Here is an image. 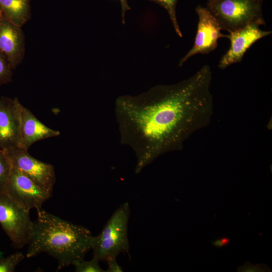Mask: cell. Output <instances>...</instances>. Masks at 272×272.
<instances>
[{
  "mask_svg": "<svg viewBox=\"0 0 272 272\" xmlns=\"http://www.w3.org/2000/svg\"><path fill=\"white\" fill-rule=\"evenodd\" d=\"M212 80L211 67L205 64L177 83L117 98L120 142L135 153V173L161 155L181 150L191 135L209 124L214 112Z\"/></svg>",
  "mask_w": 272,
  "mask_h": 272,
  "instance_id": "6da1fadb",
  "label": "cell"
},
{
  "mask_svg": "<svg viewBox=\"0 0 272 272\" xmlns=\"http://www.w3.org/2000/svg\"><path fill=\"white\" fill-rule=\"evenodd\" d=\"M28 242L27 258L47 253L58 262V269L84 258L91 249L93 236L86 227L74 224L42 209Z\"/></svg>",
  "mask_w": 272,
  "mask_h": 272,
  "instance_id": "7a4b0ae2",
  "label": "cell"
},
{
  "mask_svg": "<svg viewBox=\"0 0 272 272\" xmlns=\"http://www.w3.org/2000/svg\"><path fill=\"white\" fill-rule=\"evenodd\" d=\"M130 208L128 202L120 205L113 213L101 231L93 237L91 249L99 261L116 258L121 253L128 252L127 236Z\"/></svg>",
  "mask_w": 272,
  "mask_h": 272,
  "instance_id": "3957f363",
  "label": "cell"
},
{
  "mask_svg": "<svg viewBox=\"0 0 272 272\" xmlns=\"http://www.w3.org/2000/svg\"><path fill=\"white\" fill-rule=\"evenodd\" d=\"M263 0H218L208 2L207 7L222 30L232 32L247 26L265 24Z\"/></svg>",
  "mask_w": 272,
  "mask_h": 272,
  "instance_id": "277c9868",
  "label": "cell"
},
{
  "mask_svg": "<svg viewBox=\"0 0 272 272\" xmlns=\"http://www.w3.org/2000/svg\"><path fill=\"white\" fill-rule=\"evenodd\" d=\"M29 212L5 193H0V224L17 248L28 244L33 226Z\"/></svg>",
  "mask_w": 272,
  "mask_h": 272,
  "instance_id": "5b68a950",
  "label": "cell"
},
{
  "mask_svg": "<svg viewBox=\"0 0 272 272\" xmlns=\"http://www.w3.org/2000/svg\"><path fill=\"white\" fill-rule=\"evenodd\" d=\"M15 168L45 190L52 193L55 182L53 166L36 159L20 147L2 150Z\"/></svg>",
  "mask_w": 272,
  "mask_h": 272,
  "instance_id": "8992f818",
  "label": "cell"
},
{
  "mask_svg": "<svg viewBox=\"0 0 272 272\" xmlns=\"http://www.w3.org/2000/svg\"><path fill=\"white\" fill-rule=\"evenodd\" d=\"M195 11L198 20L194 44L180 60L179 66H182L193 55L213 51L218 46V40L226 37V35L221 33L222 29L218 21L207 7L197 6Z\"/></svg>",
  "mask_w": 272,
  "mask_h": 272,
  "instance_id": "52a82bcc",
  "label": "cell"
},
{
  "mask_svg": "<svg viewBox=\"0 0 272 272\" xmlns=\"http://www.w3.org/2000/svg\"><path fill=\"white\" fill-rule=\"evenodd\" d=\"M28 211L42 209L51 196L18 170L12 167L5 193Z\"/></svg>",
  "mask_w": 272,
  "mask_h": 272,
  "instance_id": "ba28073f",
  "label": "cell"
},
{
  "mask_svg": "<svg viewBox=\"0 0 272 272\" xmlns=\"http://www.w3.org/2000/svg\"><path fill=\"white\" fill-rule=\"evenodd\" d=\"M271 34V31L261 30L256 24L229 32L226 38L230 40V47L221 58L219 67L225 69L230 65L241 62L247 50L254 43Z\"/></svg>",
  "mask_w": 272,
  "mask_h": 272,
  "instance_id": "9c48e42d",
  "label": "cell"
},
{
  "mask_svg": "<svg viewBox=\"0 0 272 272\" xmlns=\"http://www.w3.org/2000/svg\"><path fill=\"white\" fill-rule=\"evenodd\" d=\"M18 99L0 98V148L19 147L21 140V107Z\"/></svg>",
  "mask_w": 272,
  "mask_h": 272,
  "instance_id": "30bf717a",
  "label": "cell"
},
{
  "mask_svg": "<svg viewBox=\"0 0 272 272\" xmlns=\"http://www.w3.org/2000/svg\"><path fill=\"white\" fill-rule=\"evenodd\" d=\"M25 51V36L21 27L4 15L0 23V52L13 70L23 61Z\"/></svg>",
  "mask_w": 272,
  "mask_h": 272,
  "instance_id": "8fae6325",
  "label": "cell"
},
{
  "mask_svg": "<svg viewBox=\"0 0 272 272\" xmlns=\"http://www.w3.org/2000/svg\"><path fill=\"white\" fill-rule=\"evenodd\" d=\"M59 135V131L45 125L29 109L22 104L20 148L28 150L36 142Z\"/></svg>",
  "mask_w": 272,
  "mask_h": 272,
  "instance_id": "7c38bea8",
  "label": "cell"
},
{
  "mask_svg": "<svg viewBox=\"0 0 272 272\" xmlns=\"http://www.w3.org/2000/svg\"><path fill=\"white\" fill-rule=\"evenodd\" d=\"M31 0H0V9L4 16L22 27L31 18Z\"/></svg>",
  "mask_w": 272,
  "mask_h": 272,
  "instance_id": "4fadbf2b",
  "label": "cell"
},
{
  "mask_svg": "<svg viewBox=\"0 0 272 272\" xmlns=\"http://www.w3.org/2000/svg\"><path fill=\"white\" fill-rule=\"evenodd\" d=\"M149 1L159 5L167 11L176 33L178 36L182 37V34L178 24L176 12V7L178 0Z\"/></svg>",
  "mask_w": 272,
  "mask_h": 272,
  "instance_id": "5bb4252c",
  "label": "cell"
},
{
  "mask_svg": "<svg viewBox=\"0 0 272 272\" xmlns=\"http://www.w3.org/2000/svg\"><path fill=\"white\" fill-rule=\"evenodd\" d=\"M12 168L7 156L0 151V193H4Z\"/></svg>",
  "mask_w": 272,
  "mask_h": 272,
  "instance_id": "9a60e30c",
  "label": "cell"
},
{
  "mask_svg": "<svg viewBox=\"0 0 272 272\" xmlns=\"http://www.w3.org/2000/svg\"><path fill=\"white\" fill-rule=\"evenodd\" d=\"M99 261V260L95 257L88 261L82 258L74 261L72 265L74 266L76 272L106 271L100 267Z\"/></svg>",
  "mask_w": 272,
  "mask_h": 272,
  "instance_id": "2e32d148",
  "label": "cell"
},
{
  "mask_svg": "<svg viewBox=\"0 0 272 272\" xmlns=\"http://www.w3.org/2000/svg\"><path fill=\"white\" fill-rule=\"evenodd\" d=\"M25 255L16 252L7 257L0 259V272H13L18 264L24 258Z\"/></svg>",
  "mask_w": 272,
  "mask_h": 272,
  "instance_id": "e0dca14e",
  "label": "cell"
},
{
  "mask_svg": "<svg viewBox=\"0 0 272 272\" xmlns=\"http://www.w3.org/2000/svg\"><path fill=\"white\" fill-rule=\"evenodd\" d=\"M12 70L6 57L0 52V86L12 81Z\"/></svg>",
  "mask_w": 272,
  "mask_h": 272,
  "instance_id": "ac0fdd59",
  "label": "cell"
},
{
  "mask_svg": "<svg viewBox=\"0 0 272 272\" xmlns=\"http://www.w3.org/2000/svg\"><path fill=\"white\" fill-rule=\"evenodd\" d=\"M238 272H269L271 271L270 268L265 264H253L249 262H246L244 264L237 268Z\"/></svg>",
  "mask_w": 272,
  "mask_h": 272,
  "instance_id": "d6986e66",
  "label": "cell"
},
{
  "mask_svg": "<svg viewBox=\"0 0 272 272\" xmlns=\"http://www.w3.org/2000/svg\"><path fill=\"white\" fill-rule=\"evenodd\" d=\"M107 262V269L106 271L108 272H122L123 269L121 266L117 262L116 258L110 259L106 261Z\"/></svg>",
  "mask_w": 272,
  "mask_h": 272,
  "instance_id": "ffe728a7",
  "label": "cell"
},
{
  "mask_svg": "<svg viewBox=\"0 0 272 272\" xmlns=\"http://www.w3.org/2000/svg\"><path fill=\"white\" fill-rule=\"evenodd\" d=\"M230 240L227 237H223L220 238H217L214 241L212 242V245L218 248H221L228 246L230 244Z\"/></svg>",
  "mask_w": 272,
  "mask_h": 272,
  "instance_id": "44dd1931",
  "label": "cell"
},
{
  "mask_svg": "<svg viewBox=\"0 0 272 272\" xmlns=\"http://www.w3.org/2000/svg\"><path fill=\"white\" fill-rule=\"evenodd\" d=\"M121 7V20L123 24H125V15L127 11L130 10L127 0H119Z\"/></svg>",
  "mask_w": 272,
  "mask_h": 272,
  "instance_id": "7402d4cb",
  "label": "cell"
},
{
  "mask_svg": "<svg viewBox=\"0 0 272 272\" xmlns=\"http://www.w3.org/2000/svg\"><path fill=\"white\" fill-rule=\"evenodd\" d=\"M3 17H4V14H3V12L2 11V10L0 9V23H1V22Z\"/></svg>",
  "mask_w": 272,
  "mask_h": 272,
  "instance_id": "603a6c76",
  "label": "cell"
},
{
  "mask_svg": "<svg viewBox=\"0 0 272 272\" xmlns=\"http://www.w3.org/2000/svg\"><path fill=\"white\" fill-rule=\"evenodd\" d=\"M215 1H218V0H208V2H213Z\"/></svg>",
  "mask_w": 272,
  "mask_h": 272,
  "instance_id": "cb8c5ba5",
  "label": "cell"
}]
</instances>
